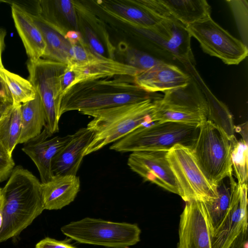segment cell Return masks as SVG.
I'll return each mask as SVG.
<instances>
[{"label":"cell","mask_w":248,"mask_h":248,"mask_svg":"<svg viewBox=\"0 0 248 248\" xmlns=\"http://www.w3.org/2000/svg\"><path fill=\"white\" fill-rule=\"evenodd\" d=\"M152 98L137 85L133 77L115 76L81 81L62 95L60 114L77 110L80 113L110 108Z\"/></svg>","instance_id":"cell-1"},{"label":"cell","mask_w":248,"mask_h":248,"mask_svg":"<svg viewBox=\"0 0 248 248\" xmlns=\"http://www.w3.org/2000/svg\"><path fill=\"white\" fill-rule=\"evenodd\" d=\"M1 196L0 242L19 234L45 210L41 182L21 166L14 168Z\"/></svg>","instance_id":"cell-2"},{"label":"cell","mask_w":248,"mask_h":248,"mask_svg":"<svg viewBox=\"0 0 248 248\" xmlns=\"http://www.w3.org/2000/svg\"><path fill=\"white\" fill-rule=\"evenodd\" d=\"M155 99L149 98L82 113L93 118L87 127L93 132V139L85 149L84 156L120 140L139 127L152 123Z\"/></svg>","instance_id":"cell-3"},{"label":"cell","mask_w":248,"mask_h":248,"mask_svg":"<svg viewBox=\"0 0 248 248\" xmlns=\"http://www.w3.org/2000/svg\"><path fill=\"white\" fill-rule=\"evenodd\" d=\"M200 125L174 122H156L141 126L114 142L111 150L120 152L169 150L177 144L192 149Z\"/></svg>","instance_id":"cell-4"},{"label":"cell","mask_w":248,"mask_h":248,"mask_svg":"<svg viewBox=\"0 0 248 248\" xmlns=\"http://www.w3.org/2000/svg\"><path fill=\"white\" fill-rule=\"evenodd\" d=\"M231 140L224 131L207 119L200 126L191 149L200 169L213 185L232 174Z\"/></svg>","instance_id":"cell-5"},{"label":"cell","mask_w":248,"mask_h":248,"mask_svg":"<svg viewBox=\"0 0 248 248\" xmlns=\"http://www.w3.org/2000/svg\"><path fill=\"white\" fill-rule=\"evenodd\" d=\"M63 234L77 242L112 248H128L140 241L136 224L85 217L63 226Z\"/></svg>","instance_id":"cell-6"},{"label":"cell","mask_w":248,"mask_h":248,"mask_svg":"<svg viewBox=\"0 0 248 248\" xmlns=\"http://www.w3.org/2000/svg\"><path fill=\"white\" fill-rule=\"evenodd\" d=\"M68 64L40 59L27 63L28 80L39 94L45 112V127L53 135L59 131L61 94L59 78Z\"/></svg>","instance_id":"cell-7"},{"label":"cell","mask_w":248,"mask_h":248,"mask_svg":"<svg viewBox=\"0 0 248 248\" xmlns=\"http://www.w3.org/2000/svg\"><path fill=\"white\" fill-rule=\"evenodd\" d=\"M167 158L176 180L179 195L186 202L191 200L204 202L217 197V186L206 179L191 149L175 145L168 151Z\"/></svg>","instance_id":"cell-8"},{"label":"cell","mask_w":248,"mask_h":248,"mask_svg":"<svg viewBox=\"0 0 248 248\" xmlns=\"http://www.w3.org/2000/svg\"><path fill=\"white\" fill-rule=\"evenodd\" d=\"M203 51L227 65H237L248 56L247 45L233 37L211 16L186 27Z\"/></svg>","instance_id":"cell-9"},{"label":"cell","mask_w":248,"mask_h":248,"mask_svg":"<svg viewBox=\"0 0 248 248\" xmlns=\"http://www.w3.org/2000/svg\"><path fill=\"white\" fill-rule=\"evenodd\" d=\"M134 29L159 55L183 63L195 62L191 48V37L186 27L178 21L163 19L152 28Z\"/></svg>","instance_id":"cell-10"},{"label":"cell","mask_w":248,"mask_h":248,"mask_svg":"<svg viewBox=\"0 0 248 248\" xmlns=\"http://www.w3.org/2000/svg\"><path fill=\"white\" fill-rule=\"evenodd\" d=\"M231 201L220 226L211 235L212 248H229L235 238L248 230V186L240 185L229 176Z\"/></svg>","instance_id":"cell-11"},{"label":"cell","mask_w":248,"mask_h":248,"mask_svg":"<svg viewBox=\"0 0 248 248\" xmlns=\"http://www.w3.org/2000/svg\"><path fill=\"white\" fill-rule=\"evenodd\" d=\"M168 151L131 152L128 158L127 165L145 181L150 182L166 190L179 195V190L176 180L167 158Z\"/></svg>","instance_id":"cell-12"},{"label":"cell","mask_w":248,"mask_h":248,"mask_svg":"<svg viewBox=\"0 0 248 248\" xmlns=\"http://www.w3.org/2000/svg\"><path fill=\"white\" fill-rule=\"evenodd\" d=\"M177 248H212L210 225L202 202H186L180 215Z\"/></svg>","instance_id":"cell-13"},{"label":"cell","mask_w":248,"mask_h":248,"mask_svg":"<svg viewBox=\"0 0 248 248\" xmlns=\"http://www.w3.org/2000/svg\"><path fill=\"white\" fill-rule=\"evenodd\" d=\"M135 2L162 19H173L186 27L209 17L205 0H138Z\"/></svg>","instance_id":"cell-14"},{"label":"cell","mask_w":248,"mask_h":248,"mask_svg":"<svg viewBox=\"0 0 248 248\" xmlns=\"http://www.w3.org/2000/svg\"><path fill=\"white\" fill-rule=\"evenodd\" d=\"M52 136L44 127L39 135L24 143L22 148L36 165L42 184L48 182L53 176L52 159L72 137V135L51 138Z\"/></svg>","instance_id":"cell-15"},{"label":"cell","mask_w":248,"mask_h":248,"mask_svg":"<svg viewBox=\"0 0 248 248\" xmlns=\"http://www.w3.org/2000/svg\"><path fill=\"white\" fill-rule=\"evenodd\" d=\"M191 77L177 66L167 62L158 64L137 74L135 83L149 93L165 92L186 85Z\"/></svg>","instance_id":"cell-16"},{"label":"cell","mask_w":248,"mask_h":248,"mask_svg":"<svg viewBox=\"0 0 248 248\" xmlns=\"http://www.w3.org/2000/svg\"><path fill=\"white\" fill-rule=\"evenodd\" d=\"M93 132L86 127L77 130L66 145L54 157L51 169L53 175H77L84 152L92 141Z\"/></svg>","instance_id":"cell-17"},{"label":"cell","mask_w":248,"mask_h":248,"mask_svg":"<svg viewBox=\"0 0 248 248\" xmlns=\"http://www.w3.org/2000/svg\"><path fill=\"white\" fill-rule=\"evenodd\" d=\"M155 102L162 107L200 113L207 118L208 107L205 95L192 77L186 85L164 92L163 96L156 99Z\"/></svg>","instance_id":"cell-18"},{"label":"cell","mask_w":248,"mask_h":248,"mask_svg":"<svg viewBox=\"0 0 248 248\" xmlns=\"http://www.w3.org/2000/svg\"><path fill=\"white\" fill-rule=\"evenodd\" d=\"M80 182L77 175H56L48 182L41 183L44 209H61L73 202L80 190Z\"/></svg>","instance_id":"cell-19"},{"label":"cell","mask_w":248,"mask_h":248,"mask_svg":"<svg viewBox=\"0 0 248 248\" xmlns=\"http://www.w3.org/2000/svg\"><path fill=\"white\" fill-rule=\"evenodd\" d=\"M11 11L16 28L29 60L35 62L41 59L46 50V42L41 31L33 21L31 13L14 3L11 5Z\"/></svg>","instance_id":"cell-20"},{"label":"cell","mask_w":248,"mask_h":248,"mask_svg":"<svg viewBox=\"0 0 248 248\" xmlns=\"http://www.w3.org/2000/svg\"><path fill=\"white\" fill-rule=\"evenodd\" d=\"M69 65L75 74L73 85L81 81L115 76L134 78L139 73L136 68L126 63L97 55L84 64Z\"/></svg>","instance_id":"cell-21"},{"label":"cell","mask_w":248,"mask_h":248,"mask_svg":"<svg viewBox=\"0 0 248 248\" xmlns=\"http://www.w3.org/2000/svg\"><path fill=\"white\" fill-rule=\"evenodd\" d=\"M31 16L41 31L46 42V50L42 58L68 64L72 46L70 42L53 24L39 15L31 14Z\"/></svg>","instance_id":"cell-22"},{"label":"cell","mask_w":248,"mask_h":248,"mask_svg":"<svg viewBox=\"0 0 248 248\" xmlns=\"http://www.w3.org/2000/svg\"><path fill=\"white\" fill-rule=\"evenodd\" d=\"M45 125V109L36 92L34 99L21 105V128L18 144H24L39 135Z\"/></svg>","instance_id":"cell-23"},{"label":"cell","mask_w":248,"mask_h":248,"mask_svg":"<svg viewBox=\"0 0 248 248\" xmlns=\"http://www.w3.org/2000/svg\"><path fill=\"white\" fill-rule=\"evenodd\" d=\"M21 105L8 106L0 119V150L11 156L20 137Z\"/></svg>","instance_id":"cell-24"},{"label":"cell","mask_w":248,"mask_h":248,"mask_svg":"<svg viewBox=\"0 0 248 248\" xmlns=\"http://www.w3.org/2000/svg\"><path fill=\"white\" fill-rule=\"evenodd\" d=\"M225 178L216 186L217 197L203 202L209 220L211 235L222 223L230 203V181L229 186L226 184Z\"/></svg>","instance_id":"cell-25"},{"label":"cell","mask_w":248,"mask_h":248,"mask_svg":"<svg viewBox=\"0 0 248 248\" xmlns=\"http://www.w3.org/2000/svg\"><path fill=\"white\" fill-rule=\"evenodd\" d=\"M0 77L9 91L13 106L21 105L35 98L36 92L28 80L8 71L4 66L0 69Z\"/></svg>","instance_id":"cell-26"},{"label":"cell","mask_w":248,"mask_h":248,"mask_svg":"<svg viewBox=\"0 0 248 248\" xmlns=\"http://www.w3.org/2000/svg\"><path fill=\"white\" fill-rule=\"evenodd\" d=\"M130 2L133 5L114 3L111 6L117 14L131 22L134 27L150 28L163 19L136 3L134 0Z\"/></svg>","instance_id":"cell-27"},{"label":"cell","mask_w":248,"mask_h":248,"mask_svg":"<svg viewBox=\"0 0 248 248\" xmlns=\"http://www.w3.org/2000/svg\"><path fill=\"white\" fill-rule=\"evenodd\" d=\"M155 104L156 107L152 115L153 123L170 122L200 125L207 120V117L202 113L164 108L158 106L156 102Z\"/></svg>","instance_id":"cell-28"},{"label":"cell","mask_w":248,"mask_h":248,"mask_svg":"<svg viewBox=\"0 0 248 248\" xmlns=\"http://www.w3.org/2000/svg\"><path fill=\"white\" fill-rule=\"evenodd\" d=\"M205 97L208 107L207 119L222 129L231 140L235 137L232 114L227 107L215 97Z\"/></svg>","instance_id":"cell-29"},{"label":"cell","mask_w":248,"mask_h":248,"mask_svg":"<svg viewBox=\"0 0 248 248\" xmlns=\"http://www.w3.org/2000/svg\"><path fill=\"white\" fill-rule=\"evenodd\" d=\"M231 161L232 172L240 185L247 184L248 176V142L235 137L231 140Z\"/></svg>","instance_id":"cell-30"},{"label":"cell","mask_w":248,"mask_h":248,"mask_svg":"<svg viewBox=\"0 0 248 248\" xmlns=\"http://www.w3.org/2000/svg\"><path fill=\"white\" fill-rule=\"evenodd\" d=\"M126 64L136 68L139 73L166 61L135 48H129L125 54Z\"/></svg>","instance_id":"cell-31"},{"label":"cell","mask_w":248,"mask_h":248,"mask_svg":"<svg viewBox=\"0 0 248 248\" xmlns=\"http://www.w3.org/2000/svg\"><path fill=\"white\" fill-rule=\"evenodd\" d=\"M96 55L85 42L72 45L68 65L84 64L92 59Z\"/></svg>","instance_id":"cell-32"},{"label":"cell","mask_w":248,"mask_h":248,"mask_svg":"<svg viewBox=\"0 0 248 248\" xmlns=\"http://www.w3.org/2000/svg\"><path fill=\"white\" fill-rule=\"evenodd\" d=\"M55 8L74 27L78 28L77 18L75 8L72 1L69 0L53 1Z\"/></svg>","instance_id":"cell-33"},{"label":"cell","mask_w":248,"mask_h":248,"mask_svg":"<svg viewBox=\"0 0 248 248\" xmlns=\"http://www.w3.org/2000/svg\"><path fill=\"white\" fill-rule=\"evenodd\" d=\"M6 31L0 29V69L3 66L2 62V54L5 48ZM12 104V98L4 82L0 77V105H9Z\"/></svg>","instance_id":"cell-34"},{"label":"cell","mask_w":248,"mask_h":248,"mask_svg":"<svg viewBox=\"0 0 248 248\" xmlns=\"http://www.w3.org/2000/svg\"><path fill=\"white\" fill-rule=\"evenodd\" d=\"M15 167L12 156L0 150V183L10 177Z\"/></svg>","instance_id":"cell-35"},{"label":"cell","mask_w":248,"mask_h":248,"mask_svg":"<svg viewBox=\"0 0 248 248\" xmlns=\"http://www.w3.org/2000/svg\"><path fill=\"white\" fill-rule=\"evenodd\" d=\"M85 35L90 49L97 55L104 56L105 49L102 44L95 32L89 27L85 28Z\"/></svg>","instance_id":"cell-36"},{"label":"cell","mask_w":248,"mask_h":248,"mask_svg":"<svg viewBox=\"0 0 248 248\" xmlns=\"http://www.w3.org/2000/svg\"><path fill=\"white\" fill-rule=\"evenodd\" d=\"M75 80V73L70 65H67L64 72L61 75L59 78L60 90L61 96L73 85Z\"/></svg>","instance_id":"cell-37"},{"label":"cell","mask_w":248,"mask_h":248,"mask_svg":"<svg viewBox=\"0 0 248 248\" xmlns=\"http://www.w3.org/2000/svg\"><path fill=\"white\" fill-rule=\"evenodd\" d=\"M35 248H77L67 241H58L46 237L37 243Z\"/></svg>","instance_id":"cell-38"},{"label":"cell","mask_w":248,"mask_h":248,"mask_svg":"<svg viewBox=\"0 0 248 248\" xmlns=\"http://www.w3.org/2000/svg\"><path fill=\"white\" fill-rule=\"evenodd\" d=\"M229 248H248V230L242 232L233 241Z\"/></svg>","instance_id":"cell-39"},{"label":"cell","mask_w":248,"mask_h":248,"mask_svg":"<svg viewBox=\"0 0 248 248\" xmlns=\"http://www.w3.org/2000/svg\"><path fill=\"white\" fill-rule=\"evenodd\" d=\"M65 38L70 42L71 45L84 43L81 34L76 31L70 30L68 31L65 35Z\"/></svg>","instance_id":"cell-40"},{"label":"cell","mask_w":248,"mask_h":248,"mask_svg":"<svg viewBox=\"0 0 248 248\" xmlns=\"http://www.w3.org/2000/svg\"><path fill=\"white\" fill-rule=\"evenodd\" d=\"M9 105H0V119L2 118V117L4 115V112H5L7 107Z\"/></svg>","instance_id":"cell-41"},{"label":"cell","mask_w":248,"mask_h":248,"mask_svg":"<svg viewBox=\"0 0 248 248\" xmlns=\"http://www.w3.org/2000/svg\"><path fill=\"white\" fill-rule=\"evenodd\" d=\"M1 209L0 210V230L2 227V217L0 211Z\"/></svg>","instance_id":"cell-42"},{"label":"cell","mask_w":248,"mask_h":248,"mask_svg":"<svg viewBox=\"0 0 248 248\" xmlns=\"http://www.w3.org/2000/svg\"><path fill=\"white\" fill-rule=\"evenodd\" d=\"M2 203V197H1V193H0V210L1 209V208Z\"/></svg>","instance_id":"cell-43"},{"label":"cell","mask_w":248,"mask_h":248,"mask_svg":"<svg viewBox=\"0 0 248 248\" xmlns=\"http://www.w3.org/2000/svg\"><path fill=\"white\" fill-rule=\"evenodd\" d=\"M1 188H0V194L1 193Z\"/></svg>","instance_id":"cell-44"}]
</instances>
